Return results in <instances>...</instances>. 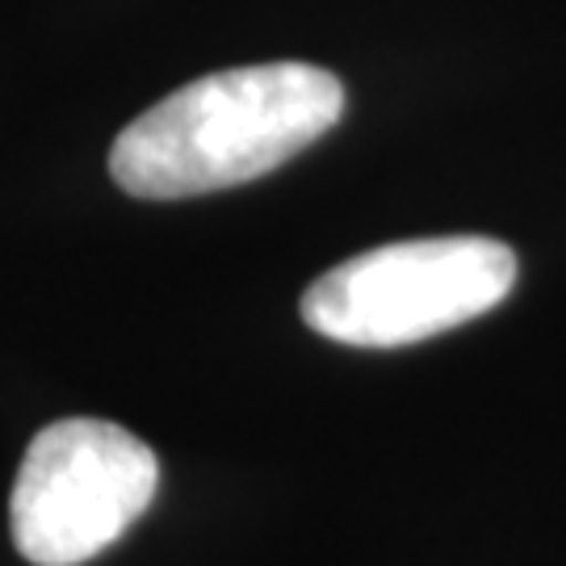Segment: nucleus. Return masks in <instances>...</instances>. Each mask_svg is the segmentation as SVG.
Returning <instances> with one entry per match:
<instances>
[{
	"label": "nucleus",
	"instance_id": "1",
	"mask_svg": "<svg viewBox=\"0 0 566 566\" xmlns=\"http://www.w3.org/2000/svg\"><path fill=\"white\" fill-rule=\"evenodd\" d=\"M344 114V84L315 63H248L168 93L109 147L130 198L177 202L248 185L324 139Z\"/></svg>",
	"mask_w": 566,
	"mask_h": 566
},
{
	"label": "nucleus",
	"instance_id": "2",
	"mask_svg": "<svg viewBox=\"0 0 566 566\" xmlns=\"http://www.w3.org/2000/svg\"><path fill=\"white\" fill-rule=\"evenodd\" d=\"M516 273V252L486 235L386 243L327 269L303 294V319L336 344L403 348L495 311Z\"/></svg>",
	"mask_w": 566,
	"mask_h": 566
},
{
	"label": "nucleus",
	"instance_id": "3",
	"mask_svg": "<svg viewBox=\"0 0 566 566\" xmlns=\"http://www.w3.org/2000/svg\"><path fill=\"white\" fill-rule=\"evenodd\" d=\"M156 486L160 462L135 432L105 420H60L21 458L9 500L13 542L34 566H81L139 521Z\"/></svg>",
	"mask_w": 566,
	"mask_h": 566
}]
</instances>
